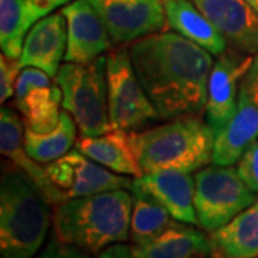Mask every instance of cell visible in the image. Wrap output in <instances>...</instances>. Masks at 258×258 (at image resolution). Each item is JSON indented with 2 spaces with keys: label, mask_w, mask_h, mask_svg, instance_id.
Segmentation results:
<instances>
[{
  "label": "cell",
  "mask_w": 258,
  "mask_h": 258,
  "mask_svg": "<svg viewBox=\"0 0 258 258\" xmlns=\"http://www.w3.org/2000/svg\"><path fill=\"white\" fill-rule=\"evenodd\" d=\"M245 2H247L249 6H251V8L258 13V0H245Z\"/></svg>",
  "instance_id": "33"
},
{
  "label": "cell",
  "mask_w": 258,
  "mask_h": 258,
  "mask_svg": "<svg viewBox=\"0 0 258 258\" xmlns=\"http://www.w3.org/2000/svg\"><path fill=\"white\" fill-rule=\"evenodd\" d=\"M251 62L252 56L234 47H228L214 62L208 82L205 122L215 135L230 122L237 111L241 82Z\"/></svg>",
  "instance_id": "9"
},
{
  "label": "cell",
  "mask_w": 258,
  "mask_h": 258,
  "mask_svg": "<svg viewBox=\"0 0 258 258\" xmlns=\"http://www.w3.org/2000/svg\"><path fill=\"white\" fill-rule=\"evenodd\" d=\"M132 195L126 189L68 198L55 207L53 235L89 255L129 240Z\"/></svg>",
  "instance_id": "2"
},
{
  "label": "cell",
  "mask_w": 258,
  "mask_h": 258,
  "mask_svg": "<svg viewBox=\"0 0 258 258\" xmlns=\"http://www.w3.org/2000/svg\"><path fill=\"white\" fill-rule=\"evenodd\" d=\"M0 149L2 155L10 159L12 165L28 176L50 205L56 207L68 200L66 192L49 179L46 169L28 154L25 148L23 120L9 106H3L0 112Z\"/></svg>",
  "instance_id": "12"
},
{
  "label": "cell",
  "mask_w": 258,
  "mask_h": 258,
  "mask_svg": "<svg viewBox=\"0 0 258 258\" xmlns=\"http://www.w3.org/2000/svg\"><path fill=\"white\" fill-rule=\"evenodd\" d=\"M76 149L116 174L132 175L135 178L144 175L131 144L129 132L126 131L112 128L96 137L82 135L76 141Z\"/></svg>",
  "instance_id": "17"
},
{
  "label": "cell",
  "mask_w": 258,
  "mask_h": 258,
  "mask_svg": "<svg viewBox=\"0 0 258 258\" xmlns=\"http://www.w3.org/2000/svg\"><path fill=\"white\" fill-rule=\"evenodd\" d=\"M37 5L45 10L46 13H50L52 10L59 8V6H63L66 3H69L71 0H35Z\"/></svg>",
  "instance_id": "32"
},
{
  "label": "cell",
  "mask_w": 258,
  "mask_h": 258,
  "mask_svg": "<svg viewBox=\"0 0 258 258\" xmlns=\"http://www.w3.org/2000/svg\"><path fill=\"white\" fill-rule=\"evenodd\" d=\"M68 23L63 13H52L37 20L29 30L19 57L20 68L33 66L56 78L60 60L66 55Z\"/></svg>",
  "instance_id": "13"
},
{
  "label": "cell",
  "mask_w": 258,
  "mask_h": 258,
  "mask_svg": "<svg viewBox=\"0 0 258 258\" xmlns=\"http://www.w3.org/2000/svg\"><path fill=\"white\" fill-rule=\"evenodd\" d=\"M176 221L198 225L194 205L195 179L191 172L181 169H159L135 178Z\"/></svg>",
  "instance_id": "14"
},
{
  "label": "cell",
  "mask_w": 258,
  "mask_h": 258,
  "mask_svg": "<svg viewBox=\"0 0 258 258\" xmlns=\"http://www.w3.org/2000/svg\"><path fill=\"white\" fill-rule=\"evenodd\" d=\"M46 15L35 0H0V45L3 55L19 59L29 29Z\"/></svg>",
  "instance_id": "20"
},
{
  "label": "cell",
  "mask_w": 258,
  "mask_h": 258,
  "mask_svg": "<svg viewBox=\"0 0 258 258\" xmlns=\"http://www.w3.org/2000/svg\"><path fill=\"white\" fill-rule=\"evenodd\" d=\"M55 79L63 93L62 108L72 115L82 135L96 137L111 131L106 56L86 64L66 62Z\"/></svg>",
  "instance_id": "5"
},
{
  "label": "cell",
  "mask_w": 258,
  "mask_h": 258,
  "mask_svg": "<svg viewBox=\"0 0 258 258\" xmlns=\"http://www.w3.org/2000/svg\"><path fill=\"white\" fill-rule=\"evenodd\" d=\"M241 85L247 89L249 96L252 98V101L255 102V105L258 106V53L252 56L251 66L244 76Z\"/></svg>",
  "instance_id": "30"
},
{
  "label": "cell",
  "mask_w": 258,
  "mask_h": 258,
  "mask_svg": "<svg viewBox=\"0 0 258 258\" xmlns=\"http://www.w3.org/2000/svg\"><path fill=\"white\" fill-rule=\"evenodd\" d=\"M195 258H215V257H212L211 254H204V255H198V257H195Z\"/></svg>",
  "instance_id": "34"
},
{
  "label": "cell",
  "mask_w": 258,
  "mask_h": 258,
  "mask_svg": "<svg viewBox=\"0 0 258 258\" xmlns=\"http://www.w3.org/2000/svg\"><path fill=\"white\" fill-rule=\"evenodd\" d=\"M45 169H46V174L49 176V179L59 189L68 192V189L72 186L75 179V169L72 164L66 158L62 157L59 158V159H56V161H52Z\"/></svg>",
  "instance_id": "28"
},
{
  "label": "cell",
  "mask_w": 258,
  "mask_h": 258,
  "mask_svg": "<svg viewBox=\"0 0 258 258\" xmlns=\"http://www.w3.org/2000/svg\"><path fill=\"white\" fill-rule=\"evenodd\" d=\"M194 205L198 225L207 232L218 230L257 201L232 165L204 166L194 176Z\"/></svg>",
  "instance_id": "6"
},
{
  "label": "cell",
  "mask_w": 258,
  "mask_h": 258,
  "mask_svg": "<svg viewBox=\"0 0 258 258\" xmlns=\"http://www.w3.org/2000/svg\"><path fill=\"white\" fill-rule=\"evenodd\" d=\"M103 20L113 45L134 43L159 33L166 18L162 0H89Z\"/></svg>",
  "instance_id": "8"
},
{
  "label": "cell",
  "mask_w": 258,
  "mask_h": 258,
  "mask_svg": "<svg viewBox=\"0 0 258 258\" xmlns=\"http://www.w3.org/2000/svg\"><path fill=\"white\" fill-rule=\"evenodd\" d=\"M258 139V106L241 85L238 106L231 120L215 135L212 164L230 166L237 164L245 149Z\"/></svg>",
  "instance_id": "15"
},
{
  "label": "cell",
  "mask_w": 258,
  "mask_h": 258,
  "mask_svg": "<svg viewBox=\"0 0 258 258\" xmlns=\"http://www.w3.org/2000/svg\"><path fill=\"white\" fill-rule=\"evenodd\" d=\"M208 235L212 257L258 258V200Z\"/></svg>",
  "instance_id": "18"
},
{
  "label": "cell",
  "mask_w": 258,
  "mask_h": 258,
  "mask_svg": "<svg viewBox=\"0 0 258 258\" xmlns=\"http://www.w3.org/2000/svg\"><path fill=\"white\" fill-rule=\"evenodd\" d=\"M22 71L19 59H12L6 55L0 57V101L5 105V102L9 101L12 96H15L16 81Z\"/></svg>",
  "instance_id": "27"
},
{
  "label": "cell",
  "mask_w": 258,
  "mask_h": 258,
  "mask_svg": "<svg viewBox=\"0 0 258 258\" xmlns=\"http://www.w3.org/2000/svg\"><path fill=\"white\" fill-rule=\"evenodd\" d=\"M78 125L68 111H62L59 125L47 134H37L25 128V148L39 164H47L66 155L76 144Z\"/></svg>",
  "instance_id": "23"
},
{
  "label": "cell",
  "mask_w": 258,
  "mask_h": 258,
  "mask_svg": "<svg viewBox=\"0 0 258 258\" xmlns=\"http://www.w3.org/2000/svg\"><path fill=\"white\" fill-rule=\"evenodd\" d=\"M139 258H195L211 254L210 235L192 224L176 221L155 238L132 245Z\"/></svg>",
  "instance_id": "16"
},
{
  "label": "cell",
  "mask_w": 258,
  "mask_h": 258,
  "mask_svg": "<svg viewBox=\"0 0 258 258\" xmlns=\"http://www.w3.org/2000/svg\"><path fill=\"white\" fill-rule=\"evenodd\" d=\"M144 174L159 169L195 172L212 161L215 134L200 116H182L147 131L129 132Z\"/></svg>",
  "instance_id": "4"
},
{
  "label": "cell",
  "mask_w": 258,
  "mask_h": 258,
  "mask_svg": "<svg viewBox=\"0 0 258 258\" xmlns=\"http://www.w3.org/2000/svg\"><path fill=\"white\" fill-rule=\"evenodd\" d=\"M168 26L174 32L208 50L211 55H222L230 45L203 12L191 0H162Z\"/></svg>",
  "instance_id": "19"
},
{
  "label": "cell",
  "mask_w": 258,
  "mask_h": 258,
  "mask_svg": "<svg viewBox=\"0 0 258 258\" xmlns=\"http://www.w3.org/2000/svg\"><path fill=\"white\" fill-rule=\"evenodd\" d=\"M129 191L132 192L129 227V240L132 244H142L152 240L175 222V218L135 179Z\"/></svg>",
  "instance_id": "21"
},
{
  "label": "cell",
  "mask_w": 258,
  "mask_h": 258,
  "mask_svg": "<svg viewBox=\"0 0 258 258\" xmlns=\"http://www.w3.org/2000/svg\"><path fill=\"white\" fill-rule=\"evenodd\" d=\"M60 12L68 23L66 62L91 63L111 49L109 32L89 0H74Z\"/></svg>",
  "instance_id": "10"
},
{
  "label": "cell",
  "mask_w": 258,
  "mask_h": 258,
  "mask_svg": "<svg viewBox=\"0 0 258 258\" xmlns=\"http://www.w3.org/2000/svg\"><path fill=\"white\" fill-rule=\"evenodd\" d=\"M50 204L12 164L0 184V252L3 258H32L50 227Z\"/></svg>",
  "instance_id": "3"
},
{
  "label": "cell",
  "mask_w": 258,
  "mask_h": 258,
  "mask_svg": "<svg viewBox=\"0 0 258 258\" xmlns=\"http://www.w3.org/2000/svg\"><path fill=\"white\" fill-rule=\"evenodd\" d=\"M62 101V89L57 83H53L50 86L33 88L26 98L15 103V106L22 112L26 129L37 134H47L59 125Z\"/></svg>",
  "instance_id": "22"
},
{
  "label": "cell",
  "mask_w": 258,
  "mask_h": 258,
  "mask_svg": "<svg viewBox=\"0 0 258 258\" xmlns=\"http://www.w3.org/2000/svg\"><path fill=\"white\" fill-rule=\"evenodd\" d=\"M37 258H88V255L82 249L57 240L56 235H53Z\"/></svg>",
  "instance_id": "29"
},
{
  "label": "cell",
  "mask_w": 258,
  "mask_h": 258,
  "mask_svg": "<svg viewBox=\"0 0 258 258\" xmlns=\"http://www.w3.org/2000/svg\"><path fill=\"white\" fill-rule=\"evenodd\" d=\"M131 60L159 119L205 113L212 55L176 32H159L129 46Z\"/></svg>",
  "instance_id": "1"
},
{
  "label": "cell",
  "mask_w": 258,
  "mask_h": 258,
  "mask_svg": "<svg viewBox=\"0 0 258 258\" xmlns=\"http://www.w3.org/2000/svg\"><path fill=\"white\" fill-rule=\"evenodd\" d=\"M50 85H53L50 82V76L42 69L33 68V66L22 68L18 81H16V88H15V103L23 101L33 88L50 86Z\"/></svg>",
  "instance_id": "25"
},
{
  "label": "cell",
  "mask_w": 258,
  "mask_h": 258,
  "mask_svg": "<svg viewBox=\"0 0 258 258\" xmlns=\"http://www.w3.org/2000/svg\"><path fill=\"white\" fill-rule=\"evenodd\" d=\"M106 86L112 128L132 132L159 119L135 72L129 47L120 46L106 55Z\"/></svg>",
  "instance_id": "7"
},
{
  "label": "cell",
  "mask_w": 258,
  "mask_h": 258,
  "mask_svg": "<svg viewBox=\"0 0 258 258\" xmlns=\"http://www.w3.org/2000/svg\"><path fill=\"white\" fill-rule=\"evenodd\" d=\"M74 166L75 175L85 179L92 185L96 194L106 192V191H116V189H131L132 179L128 176L116 175L109 169H106L101 164L92 161L91 158L83 155L81 151H69L63 155Z\"/></svg>",
  "instance_id": "24"
},
{
  "label": "cell",
  "mask_w": 258,
  "mask_h": 258,
  "mask_svg": "<svg viewBox=\"0 0 258 258\" xmlns=\"http://www.w3.org/2000/svg\"><path fill=\"white\" fill-rule=\"evenodd\" d=\"M237 164V171L242 181L258 195V139L245 149Z\"/></svg>",
  "instance_id": "26"
},
{
  "label": "cell",
  "mask_w": 258,
  "mask_h": 258,
  "mask_svg": "<svg viewBox=\"0 0 258 258\" xmlns=\"http://www.w3.org/2000/svg\"><path fill=\"white\" fill-rule=\"evenodd\" d=\"M225 37L248 55L258 53V13L245 0H191Z\"/></svg>",
  "instance_id": "11"
},
{
  "label": "cell",
  "mask_w": 258,
  "mask_h": 258,
  "mask_svg": "<svg viewBox=\"0 0 258 258\" xmlns=\"http://www.w3.org/2000/svg\"><path fill=\"white\" fill-rule=\"evenodd\" d=\"M95 258H139L132 247L125 245L122 242H116V244H112L108 248H105L101 251L98 255H95Z\"/></svg>",
  "instance_id": "31"
}]
</instances>
